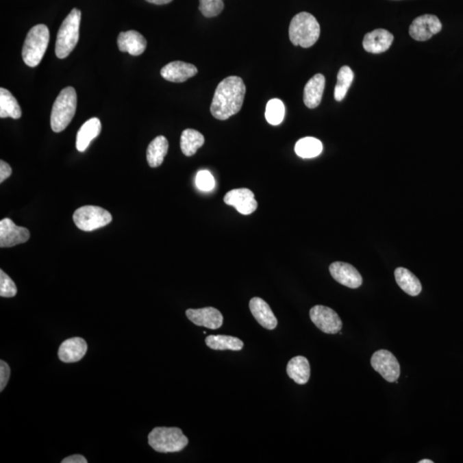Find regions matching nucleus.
<instances>
[{"label": "nucleus", "instance_id": "f257e3e1", "mask_svg": "<svg viewBox=\"0 0 463 463\" xmlns=\"http://www.w3.org/2000/svg\"><path fill=\"white\" fill-rule=\"evenodd\" d=\"M247 88L242 78L232 76L221 82L214 91L210 112L216 120L226 121L241 110Z\"/></svg>", "mask_w": 463, "mask_h": 463}, {"label": "nucleus", "instance_id": "f03ea898", "mask_svg": "<svg viewBox=\"0 0 463 463\" xmlns=\"http://www.w3.org/2000/svg\"><path fill=\"white\" fill-rule=\"evenodd\" d=\"M320 25L315 16L301 12L292 18L289 25V39L295 46L308 49L318 42Z\"/></svg>", "mask_w": 463, "mask_h": 463}, {"label": "nucleus", "instance_id": "7ed1b4c3", "mask_svg": "<svg viewBox=\"0 0 463 463\" xmlns=\"http://www.w3.org/2000/svg\"><path fill=\"white\" fill-rule=\"evenodd\" d=\"M77 92L73 87H67L60 92L54 101L51 114V127L54 132H61L70 125L76 114Z\"/></svg>", "mask_w": 463, "mask_h": 463}, {"label": "nucleus", "instance_id": "20e7f679", "mask_svg": "<svg viewBox=\"0 0 463 463\" xmlns=\"http://www.w3.org/2000/svg\"><path fill=\"white\" fill-rule=\"evenodd\" d=\"M49 29L45 25L34 26L26 36L23 47V60L27 66H39L49 47Z\"/></svg>", "mask_w": 463, "mask_h": 463}, {"label": "nucleus", "instance_id": "39448f33", "mask_svg": "<svg viewBox=\"0 0 463 463\" xmlns=\"http://www.w3.org/2000/svg\"><path fill=\"white\" fill-rule=\"evenodd\" d=\"M81 12L73 9L64 20L58 32L55 53L59 59H66L76 47L79 40Z\"/></svg>", "mask_w": 463, "mask_h": 463}, {"label": "nucleus", "instance_id": "423d86ee", "mask_svg": "<svg viewBox=\"0 0 463 463\" xmlns=\"http://www.w3.org/2000/svg\"><path fill=\"white\" fill-rule=\"evenodd\" d=\"M149 445L160 453H175L183 451L189 440L182 429L177 427H155L148 437Z\"/></svg>", "mask_w": 463, "mask_h": 463}, {"label": "nucleus", "instance_id": "0eeeda50", "mask_svg": "<svg viewBox=\"0 0 463 463\" xmlns=\"http://www.w3.org/2000/svg\"><path fill=\"white\" fill-rule=\"evenodd\" d=\"M112 220V214L101 207L88 205L75 211L73 221L82 231L91 232L107 226Z\"/></svg>", "mask_w": 463, "mask_h": 463}, {"label": "nucleus", "instance_id": "6e6552de", "mask_svg": "<svg viewBox=\"0 0 463 463\" xmlns=\"http://www.w3.org/2000/svg\"><path fill=\"white\" fill-rule=\"evenodd\" d=\"M373 368L390 383L397 382L400 377V364L392 353L381 349L373 353L371 360Z\"/></svg>", "mask_w": 463, "mask_h": 463}, {"label": "nucleus", "instance_id": "1a4fd4ad", "mask_svg": "<svg viewBox=\"0 0 463 463\" xmlns=\"http://www.w3.org/2000/svg\"><path fill=\"white\" fill-rule=\"evenodd\" d=\"M310 318L323 333L336 334L342 328V322L338 314L327 306H313L310 311Z\"/></svg>", "mask_w": 463, "mask_h": 463}, {"label": "nucleus", "instance_id": "9d476101", "mask_svg": "<svg viewBox=\"0 0 463 463\" xmlns=\"http://www.w3.org/2000/svg\"><path fill=\"white\" fill-rule=\"evenodd\" d=\"M442 29L438 16L425 14L415 18L410 27V35L418 42H425L437 35Z\"/></svg>", "mask_w": 463, "mask_h": 463}, {"label": "nucleus", "instance_id": "9b49d317", "mask_svg": "<svg viewBox=\"0 0 463 463\" xmlns=\"http://www.w3.org/2000/svg\"><path fill=\"white\" fill-rule=\"evenodd\" d=\"M30 233L25 227H18L9 218L0 221V247H13L29 240Z\"/></svg>", "mask_w": 463, "mask_h": 463}, {"label": "nucleus", "instance_id": "f8f14e48", "mask_svg": "<svg viewBox=\"0 0 463 463\" xmlns=\"http://www.w3.org/2000/svg\"><path fill=\"white\" fill-rule=\"evenodd\" d=\"M254 197V193L251 190L240 188L228 192L223 200L227 205L236 208L238 212L242 214H251L258 208V202Z\"/></svg>", "mask_w": 463, "mask_h": 463}, {"label": "nucleus", "instance_id": "ddd939ff", "mask_svg": "<svg viewBox=\"0 0 463 463\" xmlns=\"http://www.w3.org/2000/svg\"><path fill=\"white\" fill-rule=\"evenodd\" d=\"M329 272L337 282L347 288H358L362 285V275L351 264L335 262L330 264Z\"/></svg>", "mask_w": 463, "mask_h": 463}, {"label": "nucleus", "instance_id": "4468645a", "mask_svg": "<svg viewBox=\"0 0 463 463\" xmlns=\"http://www.w3.org/2000/svg\"><path fill=\"white\" fill-rule=\"evenodd\" d=\"M186 314L194 325L205 327L210 329H219L223 323V314L219 310L214 308L188 309Z\"/></svg>", "mask_w": 463, "mask_h": 463}, {"label": "nucleus", "instance_id": "2eb2a0df", "mask_svg": "<svg viewBox=\"0 0 463 463\" xmlns=\"http://www.w3.org/2000/svg\"><path fill=\"white\" fill-rule=\"evenodd\" d=\"M87 342L81 337H73L61 344L58 355L61 362L75 363L79 362L86 355Z\"/></svg>", "mask_w": 463, "mask_h": 463}, {"label": "nucleus", "instance_id": "dca6fc26", "mask_svg": "<svg viewBox=\"0 0 463 463\" xmlns=\"http://www.w3.org/2000/svg\"><path fill=\"white\" fill-rule=\"evenodd\" d=\"M197 74V68L194 64L183 61H173L166 64L161 71L162 77L173 83H184Z\"/></svg>", "mask_w": 463, "mask_h": 463}, {"label": "nucleus", "instance_id": "f3484780", "mask_svg": "<svg viewBox=\"0 0 463 463\" xmlns=\"http://www.w3.org/2000/svg\"><path fill=\"white\" fill-rule=\"evenodd\" d=\"M394 40L392 34L386 29H375L367 33L363 40V47L366 52L381 53L390 49Z\"/></svg>", "mask_w": 463, "mask_h": 463}, {"label": "nucleus", "instance_id": "a211bd4d", "mask_svg": "<svg viewBox=\"0 0 463 463\" xmlns=\"http://www.w3.org/2000/svg\"><path fill=\"white\" fill-rule=\"evenodd\" d=\"M118 47L121 52L130 53L132 56H138L144 53L147 47V40L140 33L135 30H129L118 35Z\"/></svg>", "mask_w": 463, "mask_h": 463}, {"label": "nucleus", "instance_id": "6ab92c4d", "mask_svg": "<svg viewBox=\"0 0 463 463\" xmlns=\"http://www.w3.org/2000/svg\"><path fill=\"white\" fill-rule=\"evenodd\" d=\"M249 306L251 314L260 325L270 330L277 328V319L271 306L263 299L258 297L251 299Z\"/></svg>", "mask_w": 463, "mask_h": 463}, {"label": "nucleus", "instance_id": "aec40b11", "mask_svg": "<svg viewBox=\"0 0 463 463\" xmlns=\"http://www.w3.org/2000/svg\"><path fill=\"white\" fill-rule=\"evenodd\" d=\"M325 87V77L322 74H316L305 84L304 90V103L308 108H316L321 103L323 90Z\"/></svg>", "mask_w": 463, "mask_h": 463}, {"label": "nucleus", "instance_id": "412c9836", "mask_svg": "<svg viewBox=\"0 0 463 463\" xmlns=\"http://www.w3.org/2000/svg\"><path fill=\"white\" fill-rule=\"evenodd\" d=\"M101 132V121L97 118H92L82 125L77 136V149L78 151L84 152L90 142L100 135Z\"/></svg>", "mask_w": 463, "mask_h": 463}, {"label": "nucleus", "instance_id": "4be33fe9", "mask_svg": "<svg viewBox=\"0 0 463 463\" xmlns=\"http://www.w3.org/2000/svg\"><path fill=\"white\" fill-rule=\"evenodd\" d=\"M287 373L296 384H305L311 376V367L304 356H296L290 360L287 366Z\"/></svg>", "mask_w": 463, "mask_h": 463}, {"label": "nucleus", "instance_id": "5701e85b", "mask_svg": "<svg viewBox=\"0 0 463 463\" xmlns=\"http://www.w3.org/2000/svg\"><path fill=\"white\" fill-rule=\"evenodd\" d=\"M168 141L164 136L155 138L147 149V162L151 168H158L164 161L168 151Z\"/></svg>", "mask_w": 463, "mask_h": 463}, {"label": "nucleus", "instance_id": "b1692460", "mask_svg": "<svg viewBox=\"0 0 463 463\" xmlns=\"http://www.w3.org/2000/svg\"><path fill=\"white\" fill-rule=\"evenodd\" d=\"M395 277L399 287L408 295L417 296L421 294L422 286L420 280L407 268H397L395 271Z\"/></svg>", "mask_w": 463, "mask_h": 463}, {"label": "nucleus", "instance_id": "393cba45", "mask_svg": "<svg viewBox=\"0 0 463 463\" xmlns=\"http://www.w3.org/2000/svg\"><path fill=\"white\" fill-rule=\"evenodd\" d=\"M21 117V108L16 99L6 88H0V118L18 120Z\"/></svg>", "mask_w": 463, "mask_h": 463}, {"label": "nucleus", "instance_id": "a878e982", "mask_svg": "<svg viewBox=\"0 0 463 463\" xmlns=\"http://www.w3.org/2000/svg\"><path fill=\"white\" fill-rule=\"evenodd\" d=\"M204 137L199 132L193 129H186L180 138V148L186 156L195 155L199 149L204 145Z\"/></svg>", "mask_w": 463, "mask_h": 463}, {"label": "nucleus", "instance_id": "bb28decb", "mask_svg": "<svg viewBox=\"0 0 463 463\" xmlns=\"http://www.w3.org/2000/svg\"><path fill=\"white\" fill-rule=\"evenodd\" d=\"M206 345L214 350H232L240 351L243 349L242 340L237 337L230 336H209L205 339Z\"/></svg>", "mask_w": 463, "mask_h": 463}, {"label": "nucleus", "instance_id": "cd10ccee", "mask_svg": "<svg viewBox=\"0 0 463 463\" xmlns=\"http://www.w3.org/2000/svg\"><path fill=\"white\" fill-rule=\"evenodd\" d=\"M295 153L301 158H313L321 154L323 151L322 142L314 138H305L301 139L295 145Z\"/></svg>", "mask_w": 463, "mask_h": 463}, {"label": "nucleus", "instance_id": "c85d7f7f", "mask_svg": "<svg viewBox=\"0 0 463 463\" xmlns=\"http://www.w3.org/2000/svg\"><path fill=\"white\" fill-rule=\"evenodd\" d=\"M353 75L351 68L349 66H342L340 68L338 75H337V83L335 88L334 97L337 101H342L345 98L347 91L353 83Z\"/></svg>", "mask_w": 463, "mask_h": 463}, {"label": "nucleus", "instance_id": "c756f323", "mask_svg": "<svg viewBox=\"0 0 463 463\" xmlns=\"http://www.w3.org/2000/svg\"><path fill=\"white\" fill-rule=\"evenodd\" d=\"M285 105L280 99L268 101L265 110V118L268 124L278 125L284 120Z\"/></svg>", "mask_w": 463, "mask_h": 463}, {"label": "nucleus", "instance_id": "7c9ffc66", "mask_svg": "<svg viewBox=\"0 0 463 463\" xmlns=\"http://www.w3.org/2000/svg\"><path fill=\"white\" fill-rule=\"evenodd\" d=\"M224 0H199V11L205 18L220 15L225 8Z\"/></svg>", "mask_w": 463, "mask_h": 463}, {"label": "nucleus", "instance_id": "2f4dec72", "mask_svg": "<svg viewBox=\"0 0 463 463\" xmlns=\"http://www.w3.org/2000/svg\"><path fill=\"white\" fill-rule=\"evenodd\" d=\"M18 294L15 282L4 271H0V296L4 298H12Z\"/></svg>", "mask_w": 463, "mask_h": 463}, {"label": "nucleus", "instance_id": "473e14b6", "mask_svg": "<svg viewBox=\"0 0 463 463\" xmlns=\"http://www.w3.org/2000/svg\"><path fill=\"white\" fill-rule=\"evenodd\" d=\"M196 186L203 192H210L214 186V179L212 175L207 170H202L197 173L196 177Z\"/></svg>", "mask_w": 463, "mask_h": 463}, {"label": "nucleus", "instance_id": "72a5a7b5", "mask_svg": "<svg viewBox=\"0 0 463 463\" xmlns=\"http://www.w3.org/2000/svg\"><path fill=\"white\" fill-rule=\"evenodd\" d=\"M10 376H11V368L8 363L1 360L0 362V391L4 390L6 384H8Z\"/></svg>", "mask_w": 463, "mask_h": 463}, {"label": "nucleus", "instance_id": "f704fd0d", "mask_svg": "<svg viewBox=\"0 0 463 463\" xmlns=\"http://www.w3.org/2000/svg\"><path fill=\"white\" fill-rule=\"evenodd\" d=\"M12 169L11 166L4 161L0 162V183H3L12 175Z\"/></svg>", "mask_w": 463, "mask_h": 463}, {"label": "nucleus", "instance_id": "c9c22d12", "mask_svg": "<svg viewBox=\"0 0 463 463\" xmlns=\"http://www.w3.org/2000/svg\"><path fill=\"white\" fill-rule=\"evenodd\" d=\"M62 463H88V460L82 455H73L68 456L61 461Z\"/></svg>", "mask_w": 463, "mask_h": 463}, {"label": "nucleus", "instance_id": "e433bc0d", "mask_svg": "<svg viewBox=\"0 0 463 463\" xmlns=\"http://www.w3.org/2000/svg\"><path fill=\"white\" fill-rule=\"evenodd\" d=\"M145 1L151 3V4L162 5L169 4V3H171L173 0H145Z\"/></svg>", "mask_w": 463, "mask_h": 463}, {"label": "nucleus", "instance_id": "4c0bfd02", "mask_svg": "<svg viewBox=\"0 0 463 463\" xmlns=\"http://www.w3.org/2000/svg\"><path fill=\"white\" fill-rule=\"evenodd\" d=\"M418 463H434V462H432L431 460L424 459L421 460V461L418 462Z\"/></svg>", "mask_w": 463, "mask_h": 463}]
</instances>
